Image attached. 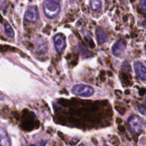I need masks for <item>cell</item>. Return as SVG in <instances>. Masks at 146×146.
<instances>
[{"label":"cell","mask_w":146,"mask_h":146,"mask_svg":"<svg viewBox=\"0 0 146 146\" xmlns=\"http://www.w3.org/2000/svg\"><path fill=\"white\" fill-rule=\"evenodd\" d=\"M128 126L133 133H138L144 128V121L140 116L133 115L128 120Z\"/></svg>","instance_id":"7a4b0ae2"},{"label":"cell","mask_w":146,"mask_h":146,"mask_svg":"<svg viewBox=\"0 0 146 146\" xmlns=\"http://www.w3.org/2000/svg\"><path fill=\"white\" fill-rule=\"evenodd\" d=\"M0 146H10L8 135L4 129L0 128Z\"/></svg>","instance_id":"9c48e42d"},{"label":"cell","mask_w":146,"mask_h":146,"mask_svg":"<svg viewBox=\"0 0 146 146\" xmlns=\"http://www.w3.org/2000/svg\"><path fill=\"white\" fill-rule=\"evenodd\" d=\"M54 46H55L56 51L58 53H61L64 51L65 48V39L61 34H58L54 36Z\"/></svg>","instance_id":"5b68a950"},{"label":"cell","mask_w":146,"mask_h":146,"mask_svg":"<svg viewBox=\"0 0 146 146\" xmlns=\"http://www.w3.org/2000/svg\"><path fill=\"white\" fill-rule=\"evenodd\" d=\"M4 31H5L6 34H7L9 37H10V38H13L14 36V31H13L11 26L9 25V24L7 21H5V22L4 23Z\"/></svg>","instance_id":"8fae6325"},{"label":"cell","mask_w":146,"mask_h":146,"mask_svg":"<svg viewBox=\"0 0 146 146\" xmlns=\"http://www.w3.org/2000/svg\"><path fill=\"white\" fill-rule=\"evenodd\" d=\"M138 110L141 114H143V115H146V110L143 108V107H142L141 106H138Z\"/></svg>","instance_id":"4fadbf2b"},{"label":"cell","mask_w":146,"mask_h":146,"mask_svg":"<svg viewBox=\"0 0 146 146\" xmlns=\"http://www.w3.org/2000/svg\"><path fill=\"white\" fill-rule=\"evenodd\" d=\"M91 7L94 12H99L101 9V3L98 0H92L91 1Z\"/></svg>","instance_id":"30bf717a"},{"label":"cell","mask_w":146,"mask_h":146,"mask_svg":"<svg viewBox=\"0 0 146 146\" xmlns=\"http://www.w3.org/2000/svg\"><path fill=\"white\" fill-rule=\"evenodd\" d=\"M143 25L144 27H145L146 28V21H144L143 22Z\"/></svg>","instance_id":"9a60e30c"},{"label":"cell","mask_w":146,"mask_h":146,"mask_svg":"<svg viewBox=\"0 0 146 146\" xmlns=\"http://www.w3.org/2000/svg\"><path fill=\"white\" fill-rule=\"evenodd\" d=\"M0 100H4V98H3V96L1 94H0Z\"/></svg>","instance_id":"2e32d148"},{"label":"cell","mask_w":146,"mask_h":146,"mask_svg":"<svg viewBox=\"0 0 146 146\" xmlns=\"http://www.w3.org/2000/svg\"><path fill=\"white\" fill-rule=\"evenodd\" d=\"M38 18V9L36 6H31L28 8L25 13V19L31 22H36Z\"/></svg>","instance_id":"277c9868"},{"label":"cell","mask_w":146,"mask_h":146,"mask_svg":"<svg viewBox=\"0 0 146 146\" xmlns=\"http://www.w3.org/2000/svg\"><path fill=\"white\" fill-rule=\"evenodd\" d=\"M47 141H41V142L38 143L36 144H31L29 146H45L46 144Z\"/></svg>","instance_id":"5bb4252c"},{"label":"cell","mask_w":146,"mask_h":146,"mask_svg":"<svg viewBox=\"0 0 146 146\" xmlns=\"http://www.w3.org/2000/svg\"><path fill=\"white\" fill-rule=\"evenodd\" d=\"M140 6H141V9H142L143 11L146 13V1L145 0H142L140 2Z\"/></svg>","instance_id":"7c38bea8"},{"label":"cell","mask_w":146,"mask_h":146,"mask_svg":"<svg viewBox=\"0 0 146 146\" xmlns=\"http://www.w3.org/2000/svg\"><path fill=\"white\" fill-rule=\"evenodd\" d=\"M135 71L137 76L143 81L146 80V68L141 62H135L134 64Z\"/></svg>","instance_id":"52a82bcc"},{"label":"cell","mask_w":146,"mask_h":146,"mask_svg":"<svg viewBox=\"0 0 146 146\" xmlns=\"http://www.w3.org/2000/svg\"><path fill=\"white\" fill-rule=\"evenodd\" d=\"M125 48V43L123 40H119L116 41L112 48L113 54L115 56H121V54L123 53Z\"/></svg>","instance_id":"8992f818"},{"label":"cell","mask_w":146,"mask_h":146,"mask_svg":"<svg viewBox=\"0 0 146 146\" xmlns=\"http://www.w3.org/2000/svg\"><path fill=\"white\" fill-rule=\"evenodd\" d=\"M78 146H85V145H84V144H82V143H81V144H80V145H78Z\"/></svg>","instance_id":"e0dca14e"},{"label":"cell","mask_w":146,"mask_h":146,"mask_svg":"<svg viewBox=\"0 0 146 146\" xmlns=\"http://www.w3.org/2000/svg\"><path fill=\"white\" fill-rule=\"evenodd\" d=\"M61 10L60 1L56 0H47L44 3V11L50 19L57 17Z\"/></svg>","instance_id":"6da1fadb"},{"label":"cell","mask_w":146,"mask_h":146,"mask_svg":"<svg viewBox=\"0 0 146 146\" xmlns=\"http://www.w3.org/2000/svg\"><path fill=\"white\" fill-rule=\"evenodd\" d=\"M72 92L75 95L82 97H90L94 95V89L91 86L84 84L76 85L73 87Z\"/></svg>","instance_id":"3957f363"},{"label":"cell","mask_w":146,"mask_h":146,"mask_svg":"<svg viewBox=\"0 0 146 146\" xmlns=\"http://www.w3.org/2000/svg\"><path fill=\"white\" fill-rule=\"evenodd\" d=\"M97 36V40H98V42L99 44H102L106 41L107 38H108V34L106 31L105 29H104L103 28H98L96 31Z\"/></svg>","instance_id":"ba28073f"},{"label":"cell","mask_w":146,"mask_h":146,"mask_svg":"<svg viewBox=\"0 0 146 146\" xmlns=\"http://www.w3.org/2000/svg\"><path fill=\"white\" fill-rule=\"evenodd\" d=\"M145 104H146V98H145Z\"/></svg>","instance_id":"d6986e66"},{"label":"cell","mask_w":146,"mask_h":146,"mask_svg":"<svg viewBox=\"0 0 146 146\" xmlns=\"http://www.w3.org/2000/svg\"><path fill=\"white\" fill-rule=\"evenodd\" d=\"M104 146H108L107 145H104Z\"/></svg>","instance_id":"ffe728a7"},{"label":"cell","mask_w":146,"mask_h":146,"mask_svg":"<svg viewBox=\"0 0 146 146\" xmlns=\"http://www.w3.org/2000/svg\"><path fill=\"white\" fill-rule=\"evenodd\" d=\"M145 51H146V44L145 45Z\"/></svg>","instance_id":"ac0fdd59"}]
</instances>
